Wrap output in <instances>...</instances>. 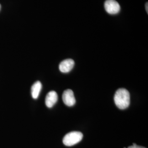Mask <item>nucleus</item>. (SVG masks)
Returning a JSON list of instances; mask_svg holds the SVG:
<instances>
[{
	"mask_svg": "<svg viewBox=\"0 0 148 148\" xmlns=\"http://www.w3.org/2000/svg\"><path fill=\"white\" fill-rule=\"evenodd\" d=\"M114 101L120 109H125L130 106V95L129 92L125 88L117 90L114 95Z\"/></svg>",
	"mask_w": 148,
	"mask_h": 148,
	"instance_id": "f257e3e1",
	"label": "nucleus"
},
{
	"mask_svg": "<svg viewBox=\"0 0 148 148\" xmlns=\"http://www.w3.org/2000/svg\"><path fill=\"white\" fill-rule=\"evenodd\" d=\"M83 134L80 132L73 131L66 134L63 139L64 144L66 146H73L78 143L82 139Z\"/></svg>",
	"mask_w": 148,
	"mask_h": 148,
	"instance_id": "f03ea898",
	"label": "nucleus"
},
{
	"mask_svg": "<svg viewBox=\"0 0 148 148\" xmlns=\"http://www.w3.org/2000/svg\"><path fill=\"white\" fill-rule=\"evenodd\" d=\"M104 8L106 12L110 14H116L120 11V4L115 0H106Z\"/></svg>",
	"mask_w": 148,
	"mask_h": 148,
	"instance_id": "7ed1b4c3",
	"label": "nucleus"
},
{
	"mask_svg": "<svg viewBox=\"0 0 148 148\" xmlns=\"http://www.w3.org/2000/svg\"><path fill=\"white\" fill-rule=\"evenodd\" d=\"M62 99L64 104L68 106H72L76 103V99L74 92L71 90H65L62 95Z\"/></svg>",
	"mask_w": 148,
	"mask_h": 148,
	"instance_id": "20e7f679",
	"label": "nucleus"
},
{
	"mask_svg": "<svg viewBox=\"0 0 148 148\" xmlns=\"http://www.w3.org/2000/svg\"><path fill=\"white\" fill-rule=\"evenodd\" d=\"M75 62L74 60L71 59H65L62 61L59 66L60 71L63 73H67L70 72L74 68Z\"/></svg>",
	"mask_w": 148,
	"mask_h": 148,
	"instance_id": "39448f33",
	"label": "nucleus"
},
{
	"mask_svg": "<svg viewBox=\"0 0 148 148\" xmlns=\"http://www.w3.org/2000/svg\"><path fill=\"white\" fill-rule=\"evenodd\" d=\"M58 95L56 92L52 90L50 91L46 95V99H45V103L48 108H52L53 106L58 101Z\"/></svg>",
	"mask_w": 148,
	"mask_h": 148,
	"instance_id": "423d86ee",
	"label": "nucleus"
},
{
	"mask_svg": "<svg viewBox=\"0 0 148 148\" xmlns=\"http://www.w3.org/2000/svg\"><path fill=\"white\" fill-rule=\"evenodd\" d=\"M42 89V84L40 81L36 82L32 87V95L34 99H37Z\"/></svg>",
	"mask_w": 148,
	"mask_h": 148,
	"instance_id": "0eeeda50",
	"label": "nucleus"
},
{
	"mask_svg": "<svg viewBox=\"0 0 148 148\" xmlns=\"http://www.w3.org/2000/svg\"><path fill=\"white\" fill-rule=\"evenodd\" d=\"M128 148H144V147H140V146H139V145H137V144H133V145L132 146H130V147H129Z\"/></svg>",
	"mask_w": 148,
	"mask_h": 148,
	"instance_id": "6e6552de",
	"label": "nucleus"
},
{
	"mask_svg": "<svg viewBox=\"0 0 148 148\" xmlns=\"http://www.w3.org/2000/svg\"><path fill=\"white\" fill-rule=\"evenodd\" d=\"M148 2L146 3V5H145V9H146V11H147V13H148Z\"/></svg>",
	"mask_w": 148,
	"mask_h": 148,
	"instance_id": "1a4fd4ad",
	"label": "nucleus"
},
{
	"mask_svg": "<svg viewBox=\"0 0 148 148\" xmlns=\"http://www.w3.org/2000/svg\"><path fill=\"white\" fill-rule=\"evenodd\" d=\"M1 5H0V10H1Z\"/></svg>",
	"mask_w": 148,
	"mask_h": 148,
	"instance_id": "9d476101",
	"label": "nucleus"
}]
</instances>
